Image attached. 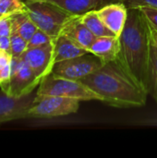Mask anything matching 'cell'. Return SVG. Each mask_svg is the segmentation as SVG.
<instances>
[{
  "instance_id": "8",
  "label": "cell",
  "mask_w": 157,
  "mask_h": 158,
  "mask_svg": "<svg viewBox=\"0 0 157 158\" xmlns=\"http://www.w3.org/2000/svg\"><path fill=\"white\" fill-rule=\"evenodd\" d=\"M21 57L26 61L35 75L42 81L52 73L54 63V41L46 44L28 48Z\"/></svg>"
},
{
  "instance_id": "5",
  "label": "cell",
  "mask_w": 157,
  "mask_h": 158,
  "mask_svg": "<svg viewBox=\"0 0 157 158\" xmlns=\"http://www.w3.org/2000/svg\"><path fill=\"white\" fill-rule=\"evenodd\" d=\"M40 82L41 80L21 56L12 57L10 77L0 87L8 96L20 98L31 94Z\"/></svg>"
},
{
  "instance_id": "7",
  "label": "cell",
  "mask_w": 157,
  "mask_h": 158,
  "mask_svg": "<svg viewBox=\"0 0 157 158\" xmlns=\"http://www.w3.org/2000/svg\"><path fill=\"white\" fill-rule=\"evenodd\" d=\"M103 65L104 63L100 58L89 52L82 56L55 64L52 73L57 77L81 81L85 77L95 72Z\"/></svg>"
},
{
  "instance_id": "22",
  "label": "cell",
  "mask_w": 157,
  "mask_h": 158,
  "mask_svg": "<svg viewBox=\"0 0 157 158\" xmlns=\"http://www.w3.org/2000/svg\"><path fill=\"white\" fill-rule=\"evenodd\" d=\"M128 8L139 7L143 6H150L157 8V0H120Z\"/></svg>"
},
{
  "instance_id": "10",
  "label": "cell",
  "mask_w": 157,
  "mask_h": 158,
  "mask_svg": "<svg viewBox=\"0 0 157 158\" xmlns=\"http://www.w3.org/2000/svg\"><path fill=\"white\" fill-rule=\"evenodd\" d=\"M96 11L105 26L119 37L127 21L129 8L123 3L118 2L108 4Z\"/></svg>"
},
{
  "instance_id": "14",
  "label": "cell",
  "mask_w": 157,
  "mask_h": 158,
  "mask_svg": "<svg viewBox=\"0 0 157 158\" xmlns=\"http://www.w3.org/2000/svg\"><path fill=\"white\" fill-rule=\"evenodd\" d=\"M89 53L88 50L81 47L72 40L64 34H60L54 40V63L71 59L84 54Z\"/></svg>"
},
{
  "instance_id": "16",
  "label": "cell",
  "mask_w": 157,
  "mask_h": 158,
  "mask_svg": "<svg viewBox=\"0 0 157 158\" xmlns=\"http://www.w3.org/2000/svg\"><path fill=\"white\" fill-rule=\"evenodd\" d=\"M81 19L87 26V28L94 34L95 37L115 35L105 26V24L101 19L96 10H92L84 13L83 15H81Z\"/></svg>"
},
{
  "instance_id": "27",
  "label": "cell",
  "mask_w": 157,
  "mask_h": 158,
  "mask_svg": "<svg viewBox=\"0 0 157 158\" xmlns=\"http://www.w3.org/2000/svg\"><path fill=\"white\" fill-rule=\"evenodd\" d=\"M0 18H1V17H0Z\"/></svg>"
},
{
  "instance_id": "4",
  "label": "cell",
  "mask_w": 157,
  "mask_h": 158,
  "mask_svg": "<svg viewBox=\"0 0 157 158\" xmlns=\"http://www.w3.org/2000/svg\"><path fill=\"white\" fill-rule=\"evenodd\" d=\"M37 96H62L76 99L79 101H101L102 98L99 94L94 93L92 89L82 83L81 81L68 80L61 77L55 76L50 73L44 77L36 93Z\"/></svg>"
},
{
  "instance_id": "23",
  "label": "cell",
  "mask_w": 157,
  "mask_h": 158,
  "mask_svg": "<svg viewBox=\"0 0 157 158\" xmlns=\"http://www.w3.org/2000/svg\"><path fill=\"white\" fill-rule=\"evenodd\" d=\"M12 24L10 16L0 18V36H10Z\"/></svg>"
},
{
  "instance_id": "21",
  "label": "cell",
  "mask_w": 157,
  "mask_h": 158,
  "mask_svg": "<svg viewBox=\"0 0 157 158\" xmlns=\"http://www.w3.org/2000/svg\"><path fill=\"white\" fill-rule=\"evenodd\" d=\"M150 27L157 30V8L150 6H139Z\"/></svg>"
},
{
  "instance_id": "1",
  "label": "cell",
  "mask_w": 157,
  "mask_h": 158,
  "mask_svg": "<svg viewBox=\"0 0 157 158\" xmlns=\"http://www.w3.org/2000/svg\"><path fill=\"white\" fill-rule=\"evenodd\" d=\"M81 81L99 94L103 103L114 107L144 106L149 95L117 60L104 64Z\"/></svg>"
},
{
  "instance_id": "11",
  "label": "cell",
  "mask_w": 157,
  "mask_h": 158,
  "mask_svg": "<svg viewBox=\"0 0 157 158\" xmlns=\"http://www.w3.org/2000/svg\"><path fill=\"white\" fill-rule=\"evenodd\" d=\"M119 48V37L115 35L100 36L95 37L89 48V52L95 55L104 64H105L117 60Z\"/></svg>"
},
{
  "instance_id": "12",
  "label": "cell",
  "mask_w": 157,
  "mask_h": 158,
  "mask_svg": "<svg viewBox=\"0 0 157 158\" xmlns=\"http://www.w3.org/2000/svg\"><path fill=\"white\" fill-rule=\"evenodd\" d=\"M62 34L68 37L75 44L89 51V48L95 39L94 34L81 21V16L75 15L64 27Z\"/></svg>"
},
{
  "instance_id": "19",
  "label": "cell",
  "mask_w": 157,
  "mask_h": 158,
  "mask_svg": "<svg viewBox=\"0 0 157 158\" xmlns=\"http://www.w3.org/2000/svg\"><path fill=\"white\" fill-rule=\"evenodd\" d=\"M28 49V41L19 33L11 31L10 34V54L12 57H20Z\"/></svg>"
},
{
  "instance_id": "18",
  "label": "cell",
  "mask_w": 157,
  "mask_h": 158,
  "mask_svg": "<svg viewBox=\"0 0 157 158\" xmlns=\"http://www.w3.org/2000/svg\"><path fill=\"white\" fill-rule=\"evenodd\" d=\"M24 0H0V17H8L17 13L25 12Z\"/></svg>"
},
{
  "instance_id": "2",
  "label": "cell",
  "mask_w": 157,
  "mask_h": 158,
  "mask_svg": "<svg viewBox=\"0 0 157 158\" xmlns=\"http://www.w3.org/2000/svg\"><path fill=\"white\" fill-rule=\"evenodd\" d=\"M150 45L149 26L143 14L139 7L129 8L125 27L119 35L117 61L147 92Z\"/></svg>"
},
{
  "instance_id": "13",
  "label": "cell",
  "mask_w": 157,
  "mask_h": 158,
  "mask_svg": "<svg viewBox=\"0 0 157 158\" xmlns=\"http://www.w3.org/2000/svg\"><path fill=\"white\" fill-rule=\"evenodd\" d=\"M72 15L81 16L92 10H98L99 8L111 4L118 3L120 0H47Z\"/></svg>"
},
{
  "instance_id": "6",
  "label": "cell",
  "mask_w": 157,
  "mask_h": 158,
  "mask_svg": "<svg viewBox=\"0 0 157 158\" xmlns=\"http://www.w3.org/2000/svg\"><path fill=\"white\" fill-rule=\"evenodd\" d=\"M81 101L62 96H37L28 111V118H51L77 113Z\"/></svg>"
},
{
  "instance_id": "25",
  "label": "cell",
  "mask_w": 157,
  "mask_h": 158,
  "mask_svg": "<svg viewBox=\"0 0 157 158\" xmlns=\"http://www.w3.org/2000/svg\"><path fill=\"white\" fill-rule=\"evenodd\" d=\"M148 26H149V24H148ZM149 35H150L151 43L157 48V30H155V29H153L152 27L149 26Z\"/></svg>"
},
{
  "instance_id": "26",
  "label": "cell",
  "mask_w": 157,
  "mask_h": 158,
  "mask_svg": "<svg viewBox=\"0 0 157 158\" xmlns=\"http://www.w3.org/2000/svg\"><path fill=\"white\" fill-rule=\"evenodd\" d=\"M26 1H45V0H26Z\"/></svg>"
},
{
  "instance_id": "24",
  "label": "cell",
  "mask_w": 157,
  "mask_h": 158,
  "mask_svg": "<svg viewBox=\"0 0 157 158\" xmlns=\"http://www.w3.org/2000/svg\"><path fill=\"white\" fill-rule=\"evenodd\" d=\"M0 51L10 54V36H0Z\"/></svg>"
},
{
  "instance_id": "17",
  "label": "cell",
  "mask_w": 157,
  "mask_h": 158,
  "mask_svg": "<svg viewBox=\"0 0 157 158\" xmlns=\"http://www.w3.org/2000/svg\"><path fill=\"white\" fill-rule=\"evenodd\" d=\"M148 94L157 103V48L151 43L148 73H147Z\"/></svg>"
},
{
  "instance_id": "9",
  "label": "cell",
  "mask_w": 157,
  "mask_h": 158,
  "mask_svg": "<svg viewBox=\"0 0 157 158\" xmlns=\"http://www.w3.org/2000/svg\"><path fill=\"white\" fill-rule=\"evenodd\" d=\"M34 97L31 94L14 98L8 96L4 91L0 92V123L28 118V111L32 105Z\"/></svg>"
},
{
  "instance_id": "3",
  "label": "cell",
  "mask_w": 157,
  "mask_h": 158,
  "mask_svg": "<svg viewBox=\"0 0 157 158\" xmlns=\"http://www.w3.org/2000/svg\"><path fill=\"white\" fill-rule=\"evenodd\" d=\"M26 13L38 29L50 35L53 40L58 37L66 24L75 16L58 6L45 1H26Z\"/></svg>"
},
{
  "instance_id": "20",
  "label": "cell",
  "mask_w": 157,
  "mask_h": 158,
  "mask_svg": "<svg viewBox=\"0 0 157 158\" xmlns=\"http://www.w3.org/2000/svg\"><path fill=\"white\" fill-rule=\"evenodd\" d=\"M54 40H53V38L50 35H48L43 31L38 29L34 32V34L31 36V38L28 41V48L41 46V45L46 44L48 43H51Z\"/></svg>"
},
{
  "instance_id": "15",
  "label": "cell",
  "mask_w": 157,
  "mask_h": 158,
  "mask_svg": "<svg viewBox=\"0 0 157 158\" xmlns=\"http://www.w3.org/2000/svg\"><path fill=\"white\" fill-rule=\"evenodd\" d=\"M10 19L12 24V31L19 33L26 41H29L34 32L38 30L37 26L31 19L26 11L11 15Z\"/></svg>"
}]
</instances>
